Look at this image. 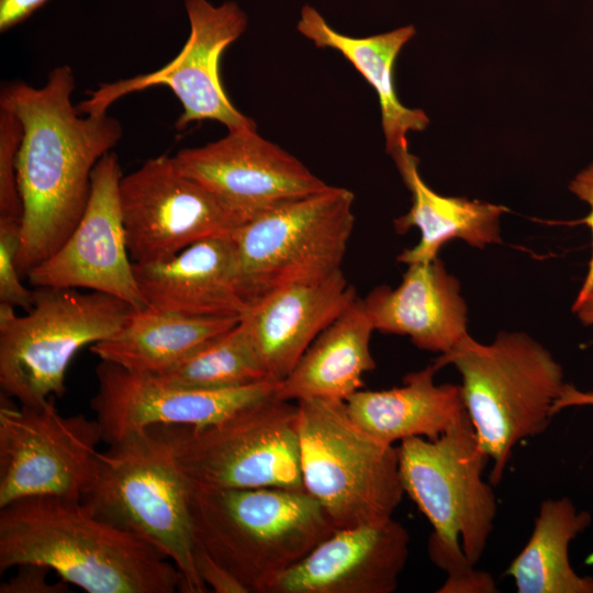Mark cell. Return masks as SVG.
Here are the masks:
<instances>
[{
  "mask_svg": "<svg viewBox=\"0 0 593 593\" xmlns=\"http://www.w3.org/2000/svg\"><path fill=\"white\" fill-rule=\"evenodd\" d=\"M362 301L374 331L407 336L423 350L443 355L469 335L459 281L438 257L407 265L398 287H377Z\"/></svg>",
  "mask_w": 593,
  "mask_h": 593,
  "instance_id": "obj_20",
  "label": "cell"
},
{
  "mask_svg": "<svg viewBox=\"0 0 593 593\" xmlns=\"http://www.w3.org/2000/svg\"><path fill=\"white\" fill-rule=\"evenodd\" d=\"M591 522V514L569 497L542 501L529 539L506 570L516 591L593 593V578L578 574L569 559L571 541Z\"/></svg>",
  "mask_w": 593,
  "mask_h": 593,
  "instance_id": "obj_26",
  "label": "cell"
},
{
  "mask_svg": "<svg viewBox=\"0 0 593 593\" xmlns=\"http://www.w3.org/2000/svg\"><path fill=\"white\" fill-rule=\"evenodd\" d=\"M298 31L317 48L340 53L378 94L385 150L393 154L409 148L407 134L424 131L429 119L421 109L405 107L398 98L394 64L403 46L415 35L414 25L367 37H353L334 30L322 14L305 4L296 24Z\"/></svg>",
  "mask_w": 593,
  "mask_h": 593,
  "instance_id": "obj_23",
  "label": "cell"
},
{
  "mask_svg": "<svg viewBox=\"0 0 593 593\" xmlns=\"http://www.w3.org/2000/svg\"><path fill=\"white\" fill-rule=\"evenodd\" d=\"M354 200L350 190L328 184L235 228L232 240L248 307L279 289L316 282L342 269L355 223Z\"/></svg>",
  "mask_w": 593,
  "mask_h": 593,
  "instance_id": "obj_8",
  "label": "cell"
},
{
  "mask_svg": "<svg viewBox=\"0 0 593 593\" xmlns=\"http://www.w3.org/2000/svg\"><path fill=\"white\" fill-rule=\"evenodd\" d=\"M238 317H197L134 310L113 336L90 346L100 360L127 370L159 374L233 328Z\"/></svg>",
  "mask_w": 593,
  "mask_h": 593,
  "instance_id": "obj_25",
  "label": "cell"
},
{
  "mask_svg": "<svg viewBox=\"0 0 593 593\" xmlns=\"http://www.w3.org/2000/svg\"><path fill=\"white\" fill-rule=\"evenodd\" d=\"M24 135L23 125L10 109L0 105V217L22 219L16 163Z\"/></svg>",
  "mask_w": 593,
  "mask_h": 593,
  "instance_id": "obj_28",
  "label": "cell"
},
{
  "mask_svg": "<svg viewBox=\"0 0 593 593\" xmlns=\"http://www.w3.org/2000/svg\"><path fill=\"white\" fill-rule=\"evenodd\" d=\"M391 157L412 198L410 210L394 220V227L400 234L412 227L421 233L417 244L404 249L398 261L410 265L434 260L451 239L465 240L475 248L502 243L500 221L507 212L505 206L437 193L421 177L419 160L409 148Z\"/></svg>",
  "mask_w": 593,
  "mask_h": 593,
  "instance_id": "obj_21",
  "label": "cell"
},
{
  "mask_svg": "<svg viewBox=\"0 0 593 593\" xmlns=\"http://www.w3.org/2000/svg\"><path fill=\"white\" fill-rule=\"evenodd\" d=\"M108 446L97 454L81 501L169 559L180 573V592H209L195 566L188 482L158 428L134 432Z\"/></svg>",
  "mask_w": 593,
  "mask_h": 593,
  "instance_id": "obj_5",
  "label": "cell"
},
{
  "mask_svg": "<svg viewBox=\"0 0 593 593\" xmlns=\"http://www.w3.org/2000/svg\"><path fill=\"white\" fill-rule=\"evenodd\" d=\"M16 568V572L0 585V593H65L69 592L68 584L64 580L51 582L49 568L37 563H23Z\"/></svg>",
  "mask_w": 593,
  "mask_h": 593,
  "instance_id": "obj_31",
  "label": "cell"
},
{
  "mask_svg": "<svg viewBox=\"0 0 593 593\" xmlns=\"http://www.w3.org/2000/svg\"><path fill=\"white\" fill-rule=\"evenodd\" d=\"M569 190L590 206V212L578 223L590 227L592 233V255L588 271L575 300L582 299L593 287V161L578 172L569 183Z\"/></svg>",
  "mask_w": 593,
  "mask_h": 593,
  "instance_id": "obj_32",
  "label": "cell"
},
{
  "mask_svg": "<svg viewBox=\"0 0 593 593\" xmlns=\"http://www.w3.org/2000/svg\"><path fill=\"white\" fill-rule=\"evenodd\" d=\"M47 0H0V32L24 22Z\"/></svg>",
  "mask_w": 593,
  "mask_h": 593,
  "instance_id": "obj_34",
  "label": "cell"
},
{
  "mask_svg": "<svg viewBox=\"0 0 593 593\" xmlns=\"http://www.w3.org/2000/svg\"><path fill=\"white\" fill-rule=\"evenodd\" d=\"M593 406V390L581 391L574 385L566 383L555 405V413L570 406Z\"/></svg>",
  "mask_w": 593,
  "mask_h": 593,
  "instance_id": "obj_35",
  "label": "cell"
},
{
  "mask_svg": "<svg viewBox=\"0 0 593 593\" xmlns=\"http://www.w3.org/2000/svg\"><path fill=\"white\" fill-rule=\"evenodd\" d=\"M195 547L245 588L269 593L275 582L336 530L304 490L204 489L188 483Z\"/></svg>",
  "mask_w": 593,
  "mask_h": 593,
  "instance_id": "obj_3",
  "label": "cell"
},
{
  "mask_svg": "<svg viewBox=\"0 0 593 593\" xmlns=\"http://www.w3.org/2000/svg\"><path fill=\"white\" fill-rule=\"evenodd\" d=\"M155 376L170 384L200 390L230 389L271 380L240 321Z\"/></svg>",
  "mask_w": 593,
  "mask_h": 593,
  "instance_id": "obj_27",
  "label": "cell"
},
{
  "mask_svg": "<svg viewBox=\"0 0 593 593\" xmlns=\"http://www.w3.org/2000/svg\"><path fill=\"white\" fill-rule=\"evenodd\" d=\"M296 405L303 489L336 529L393 517L404 494L398 448L362 429L346 401L305 399Z\"/></svg>",
  "mask_w": 593,
  "mask_h": 593,
  "instance_id": "obj_6",
  "label": "cell"
},
{
  "mask_svg": "<svg viewBox=\"0 0 593 593\" xmlns=\"http://www.w3.org/2000/svg\"><path fill=\"white\" fill-rule=\"evenodd\" d=\"M156 427L190 485L304 490L296 403L272 394L214 424Z\"/></svg>",
  "mask_w": 593,
  "mask_h": 593,
  "instance_id": "obj_9",
  "label": "cell"
},
{
  "mask_svg": "<svg viewBox=\"0 0 593 593\" xmlns=\"http://www.w3.org/2000/svg\"><path fill=\"white\" fill-rule=\"evenodd\" d=\"M1 395L0 507L30 496L81 500L103 441L97 419L65 416L55 398L14 406Z\"/></svg>",
  "mask_w": 593,
  "mask_h": 593,
  "instance_id": "obj_11",
  "label": "cell"
},
{
  "mask_svg": "<svg viewBox=\"0 0 593 593\" xmlns=\"http://www.w3.org/2000/svg\"><path fill=\"white\" fill-rule=\"evenodd\" d=\"M134 310L115 296L69 288H37L34 305L25 315L0 303L3 394L24 405L61 398L76 354L113 336Z\"/></svg>",
  "mask_w": 593,
  "mask_h": 593,
  "instance_id": "obj_7",
  "label": "cell"
},
{
  "mask_svg": "<svg viewBox=\"0 0 593 593\" xmlns=\"http://www.w3.org/2000/svg\"><path fill=\"white\" fill-rule=\"evenodd\" d=\"M23 563L46 566L88 593H174L181 580L152 545L61 496L0 507V573Z\"/></svg>",
  "mask_w": 593,
  "mask_h": 593,
  "instance_id": "obj_2",
  "label": "cell"
},
{
  "mask_svg": "<svg viewBox=\"0 0 593 593\" xmlns=\"http://www.w3.org/2000/svg\"><path fill=\"white\" fill-rule=\"evenodd\" d=\"M372 332L363 301L357 298L316 337L291 372L277 382L273 396L288 402L346 401L362 388V376L376 368L370 351Z\"/></svg>",
  "mask_w": 593,
  "mask_h": 593,
  "instance_id": "obj_24",
  "label": "cell"
},
{
  "mask_svg": "<svg viewBox=\"0 0 593 593\" xmlns=\"http://www.w3.org/2000/svg\"><path fill=\"white\" fill-rule=\"evenodd\" d=\"M433 363L460 373L466 412L492 461L491 483L499 484L514 447L542 434L556 414L566 384L561 365L523 332H500L490 344L467 335Z\"/></svg>",
  "mask_w": 593,
  "mask_h": 593,
  "instance_id": "obj_4",
  "label": "cell"
},
{
  "mask_svg": "<svg viewBox=\"0 0 593 593\" xmlns=\"http://www.w3.org/2000/svg\"><path fill=\"white\" fill-rule=\"evenodd\" d=\"M242 221L283 201L328 187L296 157L264 138L255 127H238L212 143L172 156Z\"/></svg>",
  "mask_w": 593,
  "mask_h": 593,
  "instance_id": "obj_15",
  "label": "cell"
},
{
  "mask_svg": "<svg viewBox=\"0 0 593 593\" xmlns=\"http://www.w3.org/2000/svg\"><path fill=\"white\" fill-rule=\"evenodd\" d=\"M75 75L68 65L51 70L41 88L5 83L0 105L20 119L24 135L16 177L22 201L16 266L24 277L68 238L89 201L97 163L120 142L118 119L80 114L71 103Z\"/></svg>",
  "mask_w": 593,
  "mask_h": 593,
  "instance_id": "obj_1",
  "label": "cell"
},
{
  "mask_svg": "<svg viewBox=\"0 0 593 593\" xmlns=\"http://www.w3.org/2000/svg\"><path fill=\"white\" fill-rule=\"evenodd\" d=\"M146 307L197 317H238L243 298L232 235L200 240L166 261L134 264Z\"/></svg>",
  "mask_w": 593,
  "mask_h": 593,
  "instance_id": "obj_19",
  "label": "cell"
},
{
  "mask_svg": "<svg viewBox=\"0 0 593 593\" xmlns=\"http://www.w3.org/2000/svg\"><path fill=\"white\" fill-rule=\"evenodd\" d=\"M198 573L208 589L215 593H247L245 588L206 552L195 547Z\"/></svg>",
  "mask_w": 593,
  "mask_h": 593,
  "instance_id": "obj_33",
  "label": "cell"
},
{
  "mask_svg": "<svg viewBox=\"0 0 593 593\" xmlns=\"http://www.w3.org/2000/svg\"><path fill=\"white\" fill-rule=\"evenodd\" d=\"M437 371L432 363L406 374L400 387L359 390L346 400L348 413L387 444L412 437L437 439L466 414L460 384H437Z\"/></svg>",
  "mask_w": 593,
  "mask_h": 593,
  "instance_id": "obj_22",
  "label": "cell"
},
{
  "mask_svg": "<svg viewBox=\"0 0 593 593\" xmlns=\"http://www.w3.org/2000/svg\"><path fill=\"white\" fill-rule=\"evenodd\" d=\"M357 298L340 269L316 282L279 289L250 306L240 322L268 378H286L316 337Z\"/></svg>",
  "mask_w": 593,
  "mask_h": 593,
  "instance_id": "obj_18",
  "label": "cell"
},
{
  "mask_svg": "<svg viewBox=\"0 0 593 593\" xmlns=\"http://www.w3.org/2000/svg\"><path fill=\"white\" fill-rule=\"evenodd\" d=\"M120 203L134 264L166 261L200 240L231 236L242 224L217 197L181 172L168 155L149 158L123 176Z\"/></svg>",
  "mask_w": 593,
  "mask_h": 593,
  "instance_id": "obj_13",
  "label": "cell"
},
{
  "mask_svg": "<svg viewBox=\"0 0 593 593\" xmlns=\"http://www.w3.org/2000/svg\"><path fill=\"white\" fill-rule=\"evenodd\" d=\"M96 378L97 392L90 406L108 445L152 426L199 427L217 423L272 395L278 382L264 380L221 390L189 389L102 360L96 367Z\"/></svg>",
  "mask_w": 593,
  "mask_h": 593,
  "instance_id": "obj_16",
  "label": "cell"
},
{
  "mask_svg": "<svg viewBox=\"0 0 593 593\" xmlns=\"http://www.w3.org/2000/svg\"><path fill=\"white\" fill-rule=\"evenodd\" d=\"M399 469L404 493L428 519V545L462 550L477 564L497 512L492 484L483 480L489 457L466 414L437 439L402 440Z\"/></svg>",
  "mask_w": 593,
  "mask_h": 593,
  "instance_id": "obj_10",
  "label": "cell"
},
{
  "mask_svg": "<svg viewBox=\"0 0 593 593\" xmlns=\"http://www.w3.org/2000/svg\"><path fill=\"white\" fill-rule=\"evenodd\" d=\"M21 242V220L0 217V303L30 311L35 291L22 283L16 255Z\"/></svg>",
  "mask_w": 593,
  "mask_h": 593,
  "instance_id": "obj_29",
  "label": "cell"
},
{
  "mask_svg": "<svg viewBox=\"0 0 593 593\" xmlns=\"http://www.w3.org/2000/svg\"><path fill=\"white\" fill-rule=\"evenodd\" d=\"M572 312L582 324L593 325V287L582 299L574 300Z\"/></svg>",
  "mask_w": 593,
  "mask_h": 593,
  "instance_id": "obj_36",
  "label": "cell"
},
{
  "mask_svg": "<svg viewBox=\"0 0 593 593\" xmlns=\"http://www.w3.org/2000/svg\"><path fill=\"white\" fill-rule=\"evenodd\" d=\"M409 546L407 529L393 517L338 528L287 570L269 593H392Z\"/></svg>",
  "mask_w": 593,
  "mask_h": 593,
  "instance_id": "obj_17",
  "label": "cell"
},
{
  "mask_svg": "<svg viewBox=\"0 0 593 593\" xmlns=\"http://www.w3.org/2000/svg\"><path fill=\"white\" fill-rule=\"evenodd\" d=\"M432 561L447 573L439 593H494L497 592L493 577L475 569L463 551H452L428 546Z\"/></svg>",
  "mask_w": 593,
  "mask_h": 593,
  "instance_id": "obj_30",
  "label": "cell"
},
{
  "mask_svg": "<svg viewBox=\"0 0 593 593\" xmlns=\"http://www.w3.org/2000/svg\"><path fill=\"white\" fill-rule=\"evenodd\" d=\"M183 4L190 34L179 54L153 72L100 85L77 107L80 114L104 113L128 93L166 86L182 105L177 130L203 120L220 122L227 130L256 126L234 107L220 78L223 52L246 30L245 12L233 1L217 7L209 0H183Z\"/></svg>",
  "mask_w": 593,
  "mask_h": 593,
  "instance_id": "obj_12",
  "label": "cell"
},
{
  "mask_svg": "<svg viewBox=\"0 0 593 593\" xmlns=\"http://www.w3.org/2000/svg\"><path fill=\"white\" fill-rule=\"evenodd\" d=\"M123 177L115 153H107L91 175L86 210L63 245L26 276L36 288L88 289L146 307L136 283L120 203Z\"/></svg>",
  "mask_w": 593,
  "mask_h": 593,
  "instance_id": "obj_14",
  "label": "cell"
}]
</instances>
